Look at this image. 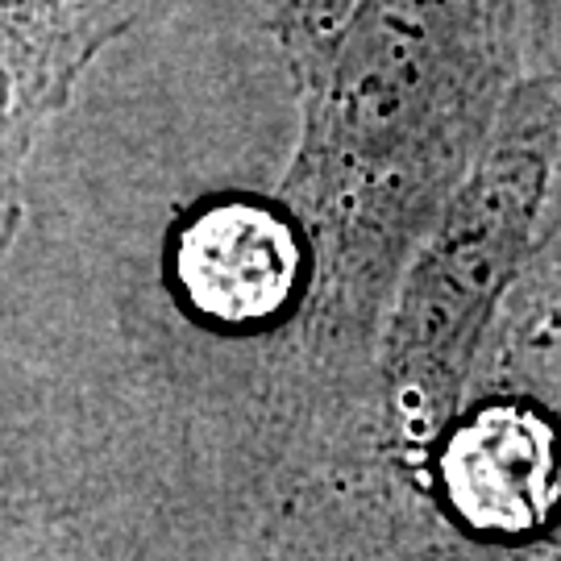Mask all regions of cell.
<instances>
[{
	"label": "cell",
	"mask_w": 561,
	"mask_h": 561,
	"mask_svg": "<svg viewBox=\"0 0 561 561\" xmlns=\"http://www.w3.org/2000/svg\"><path fill=\"white\" fill-rule=\"evenodd\" d=\"M445 486L482 533H533L561 500L558 437L524 408H486L445 449Z\"/></svg>",
	"instance_id": "1"
},
{
	"label": "cell",
	"mask_w": 561,
	"mask_h": 561,
	"mask_svg": "<svg viewBox=\"0 0 561 561\" xmlns=\"http://www.w3.org/2000/svg\"><path fill=\"white\" fill-rule=\"evenodd\" d=\"M134 4L138 0H0V42L21 50L67 96Z\"/></svg>",
	"instance_id": "3"
},
{
	"label": "cell",
	"mask_w": 561,
	"mask_h": 561,
	"mask_svg": "<svg viewBox=\"0 0 561 561\" xmlns=\"http://www.w3.org/2000/svg\"><path fill=\"white\" fill-rule=\"evenodd\" d=\"M21 533L13 537L9 545H0V561H83L80 553H71V549H46V545H18Z\"/></svg>",
	"instance_id": "5"
},
{
	"label": "cell",
	"mask_w": 561,
	"mask_h": 561,
	"mask_svg": "<svg viewBox=\"0 0 561 561\" xmlns=\"http://www.w3.org/2000/svg\"><path fill=\"white\" fill-rule=\"evenodd\" d=\"M67 101L55 83L9 42H0V259L18 238L25 162L34 154L38 129Z\"/></svg>",
	"instance_id": "4"
},
{
	"label": "cell",
	"mask_w": 561,
	"mask_h": 561,
	"mask_svg": "<svg viewBox=\"0 0 561 561\" xmlns=\"http://www.w3.org/2000/svg\"><path fill=\"white\" fill-rule=\"evenodd\" d=\"M183 296L217 324H259L291 300L300 250L283 217L259 204H221L187 225L175 254Z\"/></svg>",
	"instance_id": "2"
}]
</instances>
